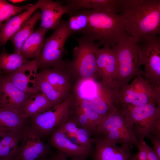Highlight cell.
Returning <instances> with one entry per match:
<instances>
[{
	"label": "cell",
	"mask_w": 160,
	"mask_h": 160,
	"mask_svg": "<svg viewBox=\"0 0 160 160\" xmlns=\"http://www.w3.org/2000/svg\"><path fill=\"white\" fill-rule=\"evenodd\" d=\"M126 32L138 44L160 32V0H119Z\"/></svg>",
	"instance_id": "6da1fadb"
},
{
	"label": "cell",
	"mask_w": 160,
	"mask_h": 160,
	"mask_svg": "<svg viewBox=\"0 0 160 160\" xmlns=\"http://www.w3.org/2000/svg\"><path fill=\"white\" fill-rule=\"evenodd\" d=\"M88 10V27L83 35L97 41L101 46L114 47L126 33L123 17L110 12Z\"/></svg>",
	"instance_id": "7a4b0ae2"
},
{
	"label": "cell",
	"mask_w": 160,
	"mask_h": 160,
	"mask_svg": "<svg viewBox=\"0 0 160 160\" xmlns=\"http://www.w3.org/2000/svg\"><path fill=\"white\" fill-rule=\"evenodd\" d=\"M117 62L116 79L118 87L128 84L136 77L143 76L139 64V47L127 33L112 47Z\"/></svg>",
	"instance_id": "3957f363"
},
{
	"label": "cell",
	"mask_w": 160,
	"mask_h": 160,
	"mask_svg": "<svg viewBox=\"0 0 160 160\" xmlns=\"http://www.w3.org/2000/svg\"><path fill=\"white\" fill-rule=\"evenodd\" d=\"M117 107L124 113L138 143L151 134H160V107L154 103Z\"/></svg>",
	"instance_id": "277c9868"
},
{
	"label": "cell",
	"mask_w": 160,
	"mask_h": 160,
	"mask_svg": "<svg viewBox=\"0 0 160 160\" xmlns=\"http://www.w3.org/2000/svg\"><path fill=\"white\" fill-rule=\"evenodd\" d=\"M75 39L78 45L73 50L72 60L67 61L69 72L75 83L84 79H95L98 76L96 51L101 45L85 36Z\"/></svg>",
	"instance_id": "5b68a950"
},
{
	"label": "cell",
	"mask_w": 160,
	"mask_h": 160,
	"mask_svg": "<svg viewBox=\"0 0 160 160\" xmlns=\"http://www.w3.org/2000/svg\"><path fill=\"white\" fill-rule=\"evenodd\" d=\"M94 136L110 143L132 147L137 146L138 143L124 113L116 106L97 127Z\"/></svg>",
	"instance_id": "8992f818"
},
{
	"label": "cell",
	"mask_w": 160,
	"mask_h": 160,
	"mask_svg": "<svg viewBox=\"0 0 160 160\" xmlns=\"http://www.w3.org/2000/svg\"><path fill=\"white\" fill-rule=\"evenodd\" d=\"M149 103L160 107V89L152 85L143 76H138L130 84L118 87L116 106H140Z\"/></svg>",
	"instance_id": "52a82bcc"
},
{
	"label": "cell",
	"mask_w": 160,
	"mask_h": 160,
	"mask_svg": "<svg viewBox=\"0 0 160 160\" xmlns=\"http://www.w3.org/2000/svg\"><path fill=\"white\" fill-rule=\"evenodd\" d=\"M140 66L143 65V76L160 89V38L159 35L148 36L137 44Z\"/></svg>",
	"instance_id": "ba28073f"
},
{
	"label": "cell",
	"mask_w": 160,
	"mask_h": 160,
	"mask_svg": "<svg viewBox=\"0 0 160 160\" xmlns=\"http://www.w3.org/2000/svg\"><path fill=\"white\" fill-rule=\"evenodd\" d=\"M72 34L68 28L67 20H61L52 34L44 39L43 48L37 57L39 68L52 67L62 61L65 43Z\"/></svg>",
	"instance_id": "9c48e42d"
},
{
	"label": "cell",
	"mask_w": 160,
	"mask_h": 160,
	"mask_svg": "<svg viewBox=\"0 0 160 160\" xmlns=\"http://www.w3.org/2000/svg\"><path fill=\"white\" fill-rule=\"evenodd\" d=\"M72 94L61 103L54 105L50 110L31 118V126L41 137L50 133L64 123L73 113Z\"/></svg>",
	"instance_id": "30bf717a"
},
{
	"label": "cell",
	"mask_w": 160,
	"mask_h": 160,
	"mask_svg": "<svg viewBox=\"0 0 160 160\" xmlns=\"http://www.w3.org/2000/svg\"><path fill=\"white\" fill-rule=\"evenodd\" d=\"M23 135L17 154L14 160H36L51 153L49 145L44 143L36 132L27 124L22 129Z\"/></svg>",
	"instance_id": "8fae6325"
},
{
	"label": "cell",
	"mask_w": 160,
	"mask_h": 160,
	"mask_svg": "<svg viewBox=\"0 0 160 160\" xmlns=\"http://www.w3.org/2000/svg\"><path fill=\"white\" fill-rule=\"evenodd\" d=\"M67 62L62 60L52 68L42 69L39 73L53 86L65 100L72 94L71 93L75 84L68 70Z\"/></svg>",
	"instance_id": "7c38bea8"
},
{
	"label": "cell",
	"mask_w": 160,
	"mask_h": 160,
	"mask_svg": "<svg viewBox=\"0 0 160 160\" xmlns=\"http://www.w3.org/2000/svg\"><path fill=\"white\" fill-rule=\"evenodd\" d=\"M97 71L102 84L111 88L118 87L116 76L117 62L113 48L104 46L96 51Z\"/></svg>",
	"instance_id": "4fadbf2b"
},
{
	"label": "cell",
	"mask_w": 160,
	"mask_h": 160,
	"mask_svg": "<svg viewBox=\"0 0 160 160\" xmlns=\"http://www.w3.org/2000/svg\"><path fill=\"white\" fill-rule=\"evenodd\" d=\"M37 60L38 57L7 76L22 91L31 94L40 93Z\"/></svg>",
	"instance_id": "5bb4252c"
},
{
	"label": "cell",
	"mask_w": 160,
	"mask_h": 160,
	"mask_svg": "<svg viewBox=\"0 0 160 160\" xmlns=\"http://www.w3.org/2000/svg\"><path fill=\"white\" fill-rule=\"evenodd\" d=\"M33 94L17 88L7 76L0 79V108L11 109L21 115L27 101Z\"/></svg>",
	"instance_id": "9a60e30c"
},
{
	"label": "cell",
	"mask_w": 160,
	"mask_h": 160,
	"mask_svg": "<svg viewBox=\"0 0 160 160\" xmlns=\"http://www.w3.org/2000/svg\"><path fill=\"white\" fill-rule=\"evenodd\" d=\"M95 149L90 160H130L133 155L132 147L126 145L118 146L95 136L92 138Z\"/></svg>",
	"instance_id": "2e32d148"
},
{
	"label": "cell",
	"mask_w": 160,
	"mask_h": 160,
	"mask_svg": "<svg viewBox=\"0 0 160 160\" xmlns=\"http://www.w3.org/2000/svg\"><path fill=\"white\" fill-rule=\"evenodd\" d=\"M50 143L58 151L71 159L86 160L92 156L94 150L72 142L61 129L57 128L52 132Z\"/></svg>",
	"instance_id": "e0dca14e"
},
{
	"label": "cell",
	"mask_w": 160,
	"mask_h": 160,
	"mask_svg": "<svg viewBox=\"0 0 160 160\" xmlns=\"http://www.w3.org/2000/svg\"><path fill=\"white\" fill-rule=\"evenodd\" d=\"M117 88H111L98 82L95 96L88 101L93 108L104 119L106 118L116 107Z\"/></svg>",
	"instance_id": "ac0fdd59"
},
{
	"label": "cell",
	"mask_w": 160,
	"mask_h": 160,
	"mask_svg": "<svg viewBox=\"0 0 160 160\" xmlns=\"http://www.w3.org/2000/svg\"><path fill=\"white\" fill-rule=\"evenodd\" d=\"M41 11L40 27L47 31L55 29L65 14L69 13L68 7L63 2L45 0L39 8Z\"/></svg>",
	"instance_id": "d6986e66"
},
{
	"label": "cell",
	"mask_w": 160,
	"mask_h": 160,
	"mask_svg": "<svg viewBox=\"0 0 160 160\" xmlns=\"http://www.w3.org/2000/svg\"><path fill=\"white\" fill-rule=\"evenodd\" d=\"M39 0L24 12L9 19L0 28V47L7 41L28 21L33 14L45 2Z\"/></svg>",
	"instance_id": "ffe728a7"
},
{
	"label": "cell",
	"mask_w": 160,
	"mask_h": 160,
	"mask_svg": "<svg viewBox=\"0 0 160 160\" xmlns=\"http://www.w3.org/2000/svg\"><path fill=\"white\" fill-rule=\"evenodd\" d=\"M69 13L80 10H95L119 12V0H67L64 1Z\"/></svg>",
	"instance_id": "44dd1931"
},
{
	"label": "cell",
	"mask_w": 160,
	"mask_h": 160,
	"mask_svg": "<svg viewBox=\"0 0 160 160\" xmlns=\"http://www.w3.org/2000/svg\"><path fill=\"white\" fill-rule=\"evenodd\" d=\"M54 106L41 93L33 94L25 103L21 115L27 119L50 110Z\"/></svg>",
	"instance_id": "7402d4cb"
},
{
	"label": "cell",
	"mask_w": 160,
	"mask_h": 160,
	"mask_svg": "<svg viewBox=\"0 0 160 160\" xmlns=\"http://www.w3.org/2000/svg\"><path fill=\"white\" fill-rule=\"evenodd\" d=\"M47 31L39 26L25 41L21 53L26 59L36 58L39 56L44 45V36Z\"/></svg>",
	"instance_id": "603a6c76"
},
{
	"label": "cell",
	"mask_w": 160,
	"mask_h": 160,
	"mask_svg": "<svg viewBox=\"0 0 160 160\" xmlns=\"http://www.w3.org/2000/svg\"><path fill=\"white\" fill-rule=\"evenodd\" d=\"M23 135V129L18 131H8L0 140V158L14 160L17 156L18 144Z\"/></svg>",
	"instance_id": "cb8c5ba5"
},
{
	"label": "cell",
	"mask_w": 160,
	"mask_h": 160,
	"mask_svg": "<svg viewBox=\"0 0 160 160\" xmlns=\"http://www.w3.org/2000/svg\"><path fill=\"white\" fill-rule=\"evenodd\" d=\"M41 18V12H36L27 23L10 38L9 40L14 46V52L21 53L24 43L33 33L35 26Z\"/></svg>",
	"instance_id": "d4e9b609"
},
{
	"label": "cell",
	"mask_w": 160,
	"mask_h": 160,
	"mask_svg": "<svg viewBox=\"0 0 160 160\" xmlns=\"http://www.w3.org/2000/svg\"><path fill=\"white\" fill-rule=\"evenodd\" d=\"M27 119L16 112L10 109L0 108V128L9 131L22 129L26 124Z\"/></svg>",
	"instance_id": "484cf974"
},
{
	"label": "cell",
	"mask_w": 160,
	"mask_h": 160,
	"mask_svg": "<svg viewBox=\"0 0 160 160\" xmlns=\"http://www.w3.org/2000/svg\"><path fill=\"white\" fill-rule=\"evenodd\" d=\"M30 61L21 53L9 54L3 49L0 54V70L9 74Z\"/></svg>",
	"instance_id": "4316f807"
},
{
	"label": "cell",
	"mask_w": 160,
	"mask_h": 160,
	"mask_svg": "<svg viewBox=\"0 0 160 160\" xmlns=\"http://www.w3.org/2000/svg\"><path fill=\"white\" fill-rule=\"evenodd\" d=\"M69 17L67 20L68 25L73 33L83 35L87 30L89 24L88 10H80L69 13Z\"/></svg>",
	"instance_id": "83f0119b"
},
{
	"label": "cell",
	"mask_w": 160,
	"mask_h": 160,
	"mask_svg": "<svg viewBox=\"0 0 160 160\" xmlns=\"http://www.w3.org/2000/svg\"><path fill=\"white\" fill-rule=\"evenodd\" d=\"M72 116L78 126L86 130L92 136L94 135L96 129L92 124L74 97Z\"/></svg>",
	"instance_id": "f1b7e54d"
},
{
	"label": "cell",
	"mask_w": 160,
	"mask_h": 160,
	"mask_svg": "<svg viewBox=\"0 0 160 160\" xmlns=\"http://www.w3.org/2000/svg\"><path fill=\"white\" fill-rule=\"evenodd\" d=\"M33 4L17 6L12 4L5 0H0V28L4 21L12 16L18 15L23 10L30 8Z\"/></svg>",
	"instance_id": "f546056e"
},
{
	"label": "cell",
	"mask_w": 160,
	"mask_h": 160,
	"mask_svg": "<svg viewBox=\"0 0 160 160\" xmlns=\"http://www.w3.org/2000/svg\"><path fill=\"white\" fill-rule=\"evenodd\" d=\"M39 85L41 93L54 105L65 100L53 86L39 74Z\"/></svg>",
	"instance_id": "4dcf8cb0"
},
{
	"label": "cell",
	"mask_w": 160,
	"mask_h": 160,
	"mask_svg": "<svg viewBox=\"0 0 160 160\" xmlns=\"http://www.w3.org/2000/svg\"><path fill=\"white\" fill-rule=\"evenodd\" d=\"M74 98L86 114L92 124L97 129L104 120L103 118L93 108L89 101L77 99L74 97Z\"/></svg>",
	"instance_id": "1f68e13d"
},
{
	"label": "cell",
	"mask_w": 160,
	"mask_h": 160,
	"mask_svg": "<svg viewBox=\"0 0 160 160\" xmlns=\"http://www.w3.org/2000/svg\"><path fill=\"white\" fill-rule=\"evenodd\" d=\"M75 135L79 145L89 149H94L92 136L86 130L78 127Z\"/></svg>",
	"instance_id": "d6a6232c"
},
{
	"label": "cell",
	"mask_w": 160,
	"mask_h": 160,
	"mask_svg": "<svg viewBox=\"0 0 160 160\" xmlns=\"http://www.w3.org/2000/svg\"><path fill=\"white\" fill-rule=\"evenodd\" d=\"M147 144L144 140L139 142L137 147L138 152L134 154L130 160H148Z\"/></svg>",
	"instance_id": "836d02e7"
},
{
	"label": "cell",
	"mask_w": 160,
	"mask_h": 160,
	"mask_svg": "<svg viewBox=\"0 0 160 160\" xmlns=\"http://www.w3.org/2000/svg\"><path fill=\"white\" fill-rule=\"evenodd\" d=\"M151 141L153 146V150L160 159V134H153L148 137Z\"/></svg>",
	"instance_id": "e575fe53"
},
{
	"label": "cell",
	"mask_w": 160,
	"mask_h": 160,
	"mask_svg": "<svg viewBox=\"0 0 160 160\" xmlns=\"http://www.w3.org/2000/svg\"><path fill=\"white\" fill-rule=\"evenodd\" d=\"M67 157L63 153L59 151L54 154L49 158L50 160H68ZM71 160H85L81 159H71Z\"/></svg>",
	"instance_id": "d590c367"
},
{
	"label": "cell",
	"mask_w": 160,
	"mask_h": 160,
	"mask_svg": "<svg viewBox=\"0 0 160 160\" xmlns=\"http://www.w3.org/2000/svg\"><path fill=\"white\" fill-rule=\"evenodd\" d=\"M148 157V160H160L156 155L153 149L148 144L147 145Z\"/></svg>",
	"instance_id": "8d00e7d4"
},
{
	"label": "cell",
	"mask_w": 160,
	"mask_h": 160,
	"mask_svg": "<svg viewBox=\"0 0 160 160\" xmlns=\"http://www.w3.org/2000/svg\"><path fill=\"white\" fill-rule=\"evenodd\" d=\"M8 131L7 129L0 128V137H2Z\"/></svg>",
	"instance_id": "74e56055"
},
{
	"label": "cell",
	"mask_w": 160,
	"mask_h": 160,
	"mask_svg": "<svg viewBox=\"0 0 160 160\" xmlns=\"http://www.w3.org/2000/svg\"><path fill=\"white\" fill-rule=\"evenodd\" d=\"M9 1H10L13 4H16L21 3L22 2L24 1L25 0H10Z\"/></svg>",
	"instance_id": "f35d334b"
},
{
	"label": "cell",
	"mask_w": 160,
	"mask_h": 160,
	"mask_svg": "<svg viewBox=\"0 0 160 160\" xmlns=\"http://www.w3.org/2000/svg\"><path fill=\"white\" fill-rule=\"evenodd\" d=\"M36 160H50L49 158L47 157H42L37 159Z\"/></svg>",
	"instance_id": "ab89813d"
},
{
	"label": "cell",
	"mask_w": 160,
	"mask_h": 160,
	"mask_svg": "<svg viewBox=\"0 0 160 160\" xmlns=\"http://www.w3.org/2000/svg\"><path fill=\"white\" fill-rule=\"evenodd\" d=\"M0 160H12L7 158H0Z\"/></svg>",
	"instance_id": "60d3db41"
},
{
	"label": "cell",
	"mask_w": 160,
	"mask_h": 160,
	"mask_svg": "<svg viewBox=\"0 0 160 160\" xmlns=\"http://www.w3.org/2000/svg\"><path fill=\"white\" fill-rule=\"evenodd\" d=\"M2 72H3L2 71H1V70H0V79L1 77V73Z\"/></svg>",
	"instance_id": "b9f144b4"
}]
</instances>
